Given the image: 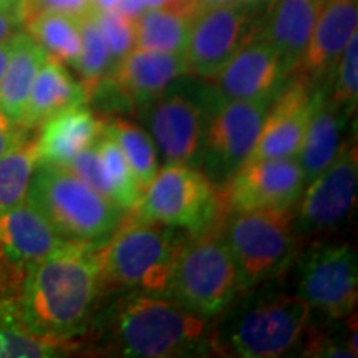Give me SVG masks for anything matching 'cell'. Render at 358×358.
<instances>
[{"instance_id": "8", "label": "cell", "mask_w": 358, "mask_h": 358, "mask_svg": "<svg viewBox=\"0 0 358 358\" xmlns=\"http://www.w3.org/2000/svg\"><path fill=\"white\" fill-rule=\"evenodd\" d=\"M129 217L198 234L222 217L219 189L199 168L166 164L143 191Z\"/></svg>"}, {"instance_id": "30", "label": "cell", "mask_w": 358, "mask_h": 358, "mask_svg": "<svg viewBox=\"0 0 358 358\" xmlns=\"http://www.w3.org/2000/svg\"><path fill=\"white\" fill-rule=\"evenodd\" d=\"M37 164L35 141L24 140L0 156V211L13 208L27 199Z\"/></svg>"}, {"instance_id": "43", "label": "cell", "mask_w": 358, "mask_h": 358, "mask_svg": "<svg viewBox=\"0 0 358 358\" xmlns=\"http://www.w3.org/2000/svg\"><path fill=\"white\" fill-rule=\"evenodd\" d=\"M143 2H145V7L148 10V8H163L169 0H143Z\"/></svg>"}, {"instance_id": "10", "label": "cell", "mask_w": 358, "mask_h": 358, "mask_svg": "<svg viewBox=\"0 0 358 358\" xmlns=\"http://www.w3.org/2000/svg\"><path fill=\"white\" fill-rule=\"evenodd\" d=\"M295 295L332 320L348 317L358 301L357 252L347 243H319L297 262Z\"/></svg>"}, {"instance_id": "15", "label": "cell", "mask_w": 358, "mask_h": 358, "mask_svg": "<svg viewBox=\"0 0 358 358\" xmlns=\"http://www.w3.org/2000/svg\"><path fill=\"white\" fill-rule=\"evenodd\" d=\"M290 73L272 45L256 35L224 65L206 88L229 100L274 101Z\"/></svg>"}, {"instance_id": "6", "label": "cell", "mask_w": 358, "mask_h": 358, "mask_svg": "<svg viewBox=\"0 0 358 358\" xmlns=\"http://www.w3.org/2000/svg\"><path fill=\"white\" fill-rule=\"evenodd\" d=\"M221 219L206 231L186 237L166 294L179 306L211 320L226 312L241 294L239 274L224 239Z\"/></svg>"}, {"instance_id": "44", "label": "cell", "mask_w": 358, "mask_h": 358, "mask_svg": "<svg viewBox=\"0 0 358 358\" xmlns=\"http://www.w3.org/2000/svg\"><path fill=\"white\" fill-rule=\"evenodd\" d=\"M6 272H7V268L2 266V262H0V301H2V294H3V290H6V284H7Z\"/></svg>"}, {"instance_id": "17", "label": "cell", "mask_w": 358, "mask_h": 358, "mask_svg": "<svg viewBox=\"0 0 358 358\" xmlns=\"http://www.w3.org/2000/svg\"><path fill=\"white\" fill-rule=\"evenodd\" d=\"M357 25L358 0H325L306 52L292 73L302 75L313 88H329L348 40L357 32Z\"/></svg>"}, {"instance_id": "7", "label": "cell", "mask_w": 358, "mask_h": 358, "mask_svg": "<svg viewBox=\"0 0 358 358\" xmlns=\"http://www.w3.org/2000/svg\"><path fill=\"white\" fill-rule=\"evenodd\" d=\"M294 208L234 211L221 219L222 234L234 257L241 294L275 279L297 252Z\"/></svg>"}, {"instance_id": "4", "label": "cell", "mask_w": 358, "mask_h": 358, "mask_svg": "<svg viewBox=\"0 0 358 358\" xmlns=\"http://www.w3.org/2000/svg\"><path fill=\"white\" fill-rule=\"evenodd\" d=\"M312 308L295 294H272L232 310L208 338L209 352L221 357L275 358L302 342Z\"/></svg>"}, {"instance_id": "35", "label": "cell", "mask_w": 358, "mask_h": 358, "mask_svg": "<svg viewBox=\"0 0 358 358\" xmlns=\"http://www.w3.org/2000/svg\"><path fill=\"white\" fill-rule=\"evenodd\" d=\"M42 10L60 12L82 19L88 13L95 12V7H93L92 0H24L22 2V20H25V17H29L30 13Z\"/></svg>"}, {"instance_id": "25", "label": "cell", "mask_w": 358, "mask_h": 358, "mask_svg": "<svg viewBox=\"0 0 358 358\" xmlns=\"http://www.w3.org/2000/svg\"><path fill=\"white\" fill-rule=\"evenodd\" d=\"M78 348L73 338L38 335L22 324L15 301H0V358H47L66 355Z\"/></svg>"}, {"instance_id": "29", "label": "cell", "mask_w": 358, "mask_h": 358, "mask_svg": "<svg viewBox=\"0 0 358 358\" xmlns=\"http://www.w3.org/2000/svg\"><path fill=\"white\" fill-rule=\"evenodd\" d=\"M80 37H82V48L75 62L73 69L80 75V83L87 93V101L90 95L115 69V62L111 58L105 38L98 29L95 20V12L88 13L80 19Z\"/></svg>"}, {"instance_id": "23", "label": "cell", "mask_w": 358, "mask_h": 358, "mask_svg": "<svg viewBox=\"0 0 358 358\" xmlns=\"http://www.w3.org/2000/svg\"><path fill=\"white\" fill-rule=\"evenodd\" d=\"M83 103H87V93L82 83L71 77L64 64L48 57L35 77L20 127L40 128L52 116Z\"/></svg>"}, {"instance_id": "34", "label": "cell", "mask_w": 358, "mask_h": 358, "mask_svg": "<svg viewBox=\"0 0 358 358\" xmlns=\"http://www.w3.org/2000/svg\"><path fill=\"white\" fill-rule=\"evenodd\" d=\"M65 166L71 173L77 174L80 179H83L90 187H93L96 192H100V194L113 201V187H111L108 173H106L105 163H103L96 143L93 146L87 148V150L80 151Z\"/></svg>"}, {"instance_id": "31", "label": "cell", "mask_w": 358, "mask_h": 358, "mask_svg": "<svg viewBox=\"0 0 358 358\" xmlns=\"http://www.w3.org/2000/svg\"><path fill=\"white\" fill-rule=\"evenodd\" d=\"M96 148L105 163L111 187H113V201L124 211H131L140 201L143 189L138 185L131 166L124 158L123 151L116 145L113 138L103 133L96 141Z\"/></svg>"}, {"instance_id": "9", "label": "cell", "mask_w": 358, "mask_h": 358, "mask_svg": "<svg viewBox=\"0 0 358 358\" xmlns=\"http://www.w3.org/2000/svg\"><path fill=\"white\" fill-rule=\"evenodd\" d=\"M199 100L204 131L198 168L219 189L248 161L272 101L229 100L208 88Z\"/></svg>"}, {"instance_id": "24", "label": "cell", "mask_w": 358, "mask_h": 358, "mask_svg": "<svg viewBox=\"0 0 358 358\" xmlns=\"http://www.w3.org/2000/svg\"><path fill=\"white\" fill-rule=\"evenodd\" d=\"M47 58L43 48L29 34L17 32L13 35L10 60L0 82V111L12 122L22 123L30 90Z\"/></svg>"}, {"instance_id": "22", "label": "cell", "mask_w": 358, "mask_h": 358, "mask_svg": "<svg viewBox=\"0 0 358 358\" xmlns=\"http://www.w3.org/2000/svg\"><path fill=\"white\" fill-rule=\"evenodd\" d=\"M103 127L105 120L85 103L52 116L40 127V136L35 141L38 164L65 166L80 151L95 145Z\"/></svg>"}, {"instance_id": "20", "label": "cell", "mask_w": 358, "mask_h": 358, "mask_svg": "<svg viewBox=\"0 0 358 358\" xmlns=\"http://www.w3.org/2000/svg\"><path fill=\"white\" fill-rule=\"evenodd\" d=\"M350 116L352 113L330 100L329 88H313L310 116H308L301 150L295 156L302 168L306 186L313 178L319 176L337 156L342 145L340 143L342 129L345 128Z\"/></svg>"}, {"instance_id": "37", "label": "cell", "mask_w": 358, "mask_h": 358, "mask_svg": "<svg viewBox=\"0 0 358 358\" xmlns=\"http://www.w3.org/2000/svg\"><path fill=\"white\" fill-rule=\"evenodd\" d=\"M20 25H24L20 13L0 10V42L12 38L17 32H20Z\"/></svg>"}, {"instance_id": "13", "label": "cell", "mask_w": 358, "mask_h": 358, "mask_svg": "<svg viewBox=\"0 0 358 358\" xmlns=\"http://www.w3.org/2000/svg\"><path fill=\"white\" fill-rule=\"evenodd\" d=\"M306 179L297 158L261 159L244 163L219 187L221 216L249 209L294 208Z\"/></svg>"}, {"instance_id": "14", "label": "cell", "mask_w": 358, "mask_h": 358, "mask_svg": "<svg viewBox=\"0 0 358 358\" xmlns=\"http://www.w3.org/2000/svg\"><path fill=\"white\" fill-rule=\"evenodd\" d=\"M140 111L164 164L199 166L204 131V110L199 98L194 100L182 92H164Z\"/></svg>"}, {"instance_id": "5", "label": "cell", "mask_w": 358, "mask_h": 358, "mask_svg": "<svg viewBox=\"0 0 358 358\" xmlns=\"http://www.w3.org/2000/svg\"><path fill=\"white\" fill-rule=\"evenodd\" d=\"M27 199L69 243L103 244L127 213L60 164H37Z\"/></svg>"}, {"instance_id": "42", "label": "cell", "mask_w": 358, "mask_h": 358, "mask_svg": "<svg viewBox=\"0 0 358 358\" xmlns=\"http://www.w3.org/2000/svg\"><path fill=\"white\" fill-rule=\"evenodd\" d=\"M234 2H241V0H199L201 8L217 7V6H226V3H234Z\"/></svg>"}, {"instance_id": "2", "label": "cell", "mask_w": 358, "mask_h": 358, "mask_svg": "<svg viewBox=\"0 0 358 358\" xmlns=\"http://www.w3.org/2000/svg\"><path fill=\"white\" fill-rule=\"evenodd\" d=\"M211 319L168 295L123 292L96 317L98 355L129 358L191 357L209 352Z\"/></svg>"}, {"instance_id": "18", "label": "cell", "mask_w": 358, "mask_h": 358, "mask_svg": "<svg viewBox=\"0 0 358 358\" xmlns=\"http://www.w3.org/2000/svg\"><path fill=\"white\" fill-rule=\"evenodd\" d=\"M66 243L29 199L0 211V262L13 277Z\"/></svg>"}, {"instance_id": "32", "label": "cell", "mask_w": 358, "mask_h": 358, "mask_svg": "<svg viewBox=\"0 0 358 358\" xmlns=\"http://www.w3.org/2000/svg\"><path fill=\"white\" fill-rule=\"evenodd\" d=\"M330 100L353 113L358 101V34L348 40L345 50L340 57L332 82L329 85Z\"/></svg>"}, {"instance_id": "27", "label": "cell", "mask_w": 358, "mask_h": 358, "mask_svg": "<svg viewBox=\"0 0 358 358\" xmlns=\"http://www.w3.org/2000/svg\"><path fill=\"white\" fill-rule=\"evenodd\" d=\"M192 20L161 8H148L134 22L136 47L185 55Z\"/></svg>"}, {"instance_id": "40", "label": "cell", "mask_w": 358, "mask_h": 358, "mask_svg": "<svg viewBox=\"0 0 358 358\" xmlns=\"http://www.w3.org/2000/svg\"><path fill=\"white\" fill-rule=\"evenodd\" d=\"M22 2L24 0H0V10L17 12L22 15Z\"/></svg>"}, {"instance_id": "36", "label": "cell", "mask_w": 358, "mask_h": 358, "mask_svg": "<svg viewBox=\"0 0 358 358\" xmlns=\"http://www.w3.org/2000/svg\"><path fill=\"white\" fill-rule=\"evenodd\" d=\"M25 131L19 123L12 122L6 113L0 111V156L25 140Z\"/></svg>"}, {"instance_id": "12", "label": "cell", "mask_w": 358, "mask_h": 358, "mask_svg": "<svg viewBox=\"0 0 358 358\" xmlns=\"http://www.w3.org/2000/svg\"><path fill=\"white\" fill-rule=\"evenodd\" d=\"M358 155L357 141L340 145L332 163L303 187L301 204L294 213L299 239L334 231L347 221L357 204Z\"/></svg>"}, {"instance_id": "19", "label": "cell", "mask_w": 358, "mask_h": 358, "mask_svg": "<svg viewBox=\"0 0 358 358\" xmlns=\"http://www.w3.org/2000/svg\"><path fill=\"white\" fill-rule=\"evenodd\" d=\"M185 73H187L185 55L133 48L115 65L108 80L123 103L143 110L168 92L169 85Z\"/></svg>"}, {"instance_id": "11", "label": "cell", "mask_w": 358, "mask_h": 358, "mask_svg": "<svg viewBox=\"0 0 358 358\" xmlns=\"http://www.w3.org/2000/svg\"><path fill=\"white\" fill-rule=\"evenodd\" d=\"M262 0H241L203 8L192 20L185 60L187 73L204 80L216 77L224 65L259 34Z\"/></svg>"}, {"instance_id": "26", "label": "cell", "mask_w": 358, "mask_h": 358, "mask_svg": "<svg viewBox=\"0 0 358 358\" xmlns=\"http://www.w3.org/2000/svg\"><path fill=\"white\" fill-rule=\"evenodd\" d=\"M24 24L30 37L50 58L73 66L82 48L80 19L60 12H35L25 17Z\"/></svg>"}, {"instance_id": "16", "label": "cell", "mask_w": 358, "mask_h": 358, "mask_svg": "<svg viewBox=\"0 0 358 358\" xmlns=\"http://www.w3.org/2000/svg\"><path fill=\"white\" fill-rule=\"evenodd\" d=\"M312 95L313 87L302 75H290L268 106L261 133L245 163L297 156L310 116Z\"/></svg>"}, {"instance_id": "39", "label": "cell", "mask_w": 358, "mask_h": 358, "mask_svg": "<svg viewBox=\"0 0 358 358\" xmlns=\"http://www.w3.org/2000/svg\"><path fill=\"white\" fill-rule=\"evenodd\" d=\"M12 47H13V37L0 42V82H2L3 73H6V70H7L8 60H10Z\"/></svg>"}, {"instance_id": "21", "label": "cell", "mask_w": 358, "mask_h": 358, "mask_svg": "<svg viewBox=\"0 0 358 358\" xmlns=\"http://www.w3.org/2000/svg\"><path fill=\"white\" fill-rule=\"evenodd\" d=\"M325 0H274L259 37L275 48L290 75L306 52Z\"/></svg>"}, {"instance_id": "28", "label": "cell", "mask_w": 358, "mask_h": 358, "mask_svg": "<svg viewBox=\"0 0 358 358\" xmlns=\"http://www.w3.org/2000/svg\"><path fill=\"white\" fill-rule=\"evenodd\" d=\"M103 133L116 141L131 166L138 185L145 191L158 173V151L150 134L138 124L118 116L105 120Z\"/></svg>"}, {"instance_id": "41", "label": "cell", "mask_w": 358, "mask_h": 358, "mask_svg": "<svg viewBox=\"0 0 358 358\" xmlns=\"http://www.w3.org/2000/svg\"><path fill=\"white\" fill-rule=\"evenodd\" d=\"M93 7L96 12L100 10H110V8L116 7V0H92Z\"/></svg>"}, {"instance_id": "1", "label": "cell", "mask_w": 358, "mask_h": 358, "mask_svg": "<svg viewBox=\"0 0 358 358\" xmlns=\"http://www.w3.org/2000/svg\"><path fill=\"white\" fill-rule=\"evenodd\" d=\"M101 297L96 245L66 243L22 275L15 307L27 329L53 338H75Z\"/></svg>"}, {"instance_id": "33", "label": "cell", "mask_w": 358, "mask_h": 358, "mask_svg": "<svg viewBox=\"0 0 358 358\" xmlns=\"http://www.w3.org/2000/svg\"><path fill=\"white\" fill-rule=\"evenodd\" d=\"M95 20L116 65L136 47L134 22L120 13L116 8L100 12L95 10Z\"/></svg>"}, {"instance_id": "38", "label": "cell", "mask_w": 358, "mask_h": 358, "mask_svg": "<svg viewBox=\"0 0 358 358\" xmlns=\"http://www.w3.org/2000/svg\"><path fill=\"white\" fill-rule=\"evenodd\" d=\"M116 10L128 17L129 20L136 22L145 13L146 7L143 0H116Z\"/></svg>"}, {"instance_id": "3", "label": "cell", "mask_w": 358, "mask_h": 358, "mask_svg": "<svg viewBox=\"0 0 358 358\" xmlns=\"http://www.w3.org/2000/svg\"><path fill=\"white\" fill-rule=\"evenodd\" d=\"M185 241L176 227L123 219L113 234L96 245L101 294L166 295Z\"/></svg>"}]
</instances>
